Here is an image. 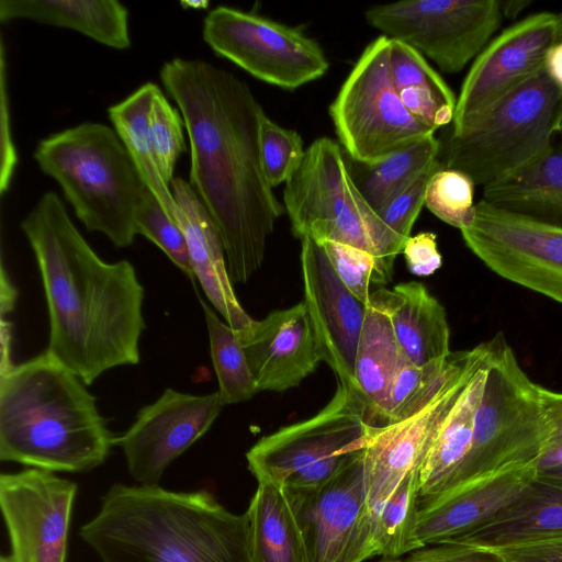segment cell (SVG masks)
<instances>
[{
    "label": "cell",
    "mask_w": 562,
    "mask_h": 562,
    "mask_svg": "<svg viewBox=\"0 0 562 562\" xmlns=\"http://www.w3.org/2000/svg\"><path fill=\"white\" fill-rule=\"evenodd\" d=\"M159 75L188 133L189 182L220 233L232 283H246L283 213L262 166L265 112L246 82L205 60L175 57Z\"/></svg>",
    "instance_id": "1"
},
{
    "label": "cell",
    "mask_w": 562,
    "mask_h": 562,
    "mask_svg": "<svg viewBox=\"0 0 562 562\" xmlns=\"http://www.w3.org/2000/svg\"><path fill=\"white\" fill-rule=\"evenodd\" d=\"M419 509V473H413L372 510L376 555L397 559L424 548L417 537Z\"/></svg>",
    "instance_id": "31"
},
{
    "label": "cell",
    "mask_w": 562,
    "mask_h": 562,
    "mask_svg": "<svg viewBox=\"0 0 562 562\" xmlns=\"http://www.w3.org/2000/svg\"><path fill=\"white\" fill-rule=\"evenodd\" d=\"M33 156L89 232L102 233L116 247L134 243L146 186L115 130L85 122L41 139Z\"/></svg>",
    "instance_id": "5"
},
{
    "label": "cell",
    "mask_w": 562,
    "mask_h": 562,
    "mask_svg": "<svg viewBox=\"0 0 562 562\" xmlns=\"http://www.w3.org/2000/svg\"><path fill=\"white\" fill-rule=\"evenodd\" d=\"M402 252L409 271L418 277L431 276L442 265L437 236L431 232H422L411 236L406 240Z\"/></svg>",
    "instance_id": "41"
},
{
    "label": "cell",
    "mask_w": 562,
    "mask_h": 562,
    "mask_svg": "<svg viewBox=\"0 0 562 562\" xmlns=\"http://www.w3.org/2000/svg\"><path fill=\"white\" fill-rule=\"evenodd\" d=\"M370 427L358 395L337 380L317 414L262 437L247 451L248 470L257 482L284 490L319 486L362 456Z\"/></svg>",
    "instance_id": "8"
},
{
    "label": "cell",
    "mask_w": 562,
    "mask_h": 562,
    "mask_svg": "<svg viewBox=\"0 0 562 562\" xmlns=\"http://www.w3.org/2000/svg\"><path fill=\"white\" fill-rule=\"evenodd\" d=\"M461 235L493 272L562 304V227L480 200Z\"/></svg>",
    "instance_id": "12"
},
{
    "label": "cell",
    "mask_w": 562,
    "mask_h": 562,
    "mask_svg": "<svg viewBox=\"0 0 562 562\" xmlns=\"http://www.w3.org/2000/svg\"><path fill=\"white\" fill-rule=\"evenodd\" d=\"M79 536L101 562H254L246 514L206 490L113 484Z\"/></svg>",
    "instance_id": "3"
},
{
    "label": "cell",
    "mask_w": 562,
    "mask_h": 562,
    "mask_svg": "<svg viewBox=\"0 0 562 562\" xmlns=\"http://www.w3.org/2000/svg\"><path fill=\"white\" fill-rule=\"evenodd\" d=\"M474 187L465 173L441 168L428 182L425 205L439 220L462 231L475 217Z\"/></svg>",
    "instance_id": "34"
},
{
    "label": "cell",
    "mask_w": 562,
    "mask_h": 562,
    "mask_svg": "<svg viewBox=\"0 0 562 562\" xmlns=\"http://www.w3.org/2000/svg\"><path fill=\"white\" fill-rule=\"evenodd\" d=\"M378 562H402L401 560L398 559H387V558H382L381 560H379Z\"/></svg>",
    "instance_id": "47"
},
{
    "label": "cell",
    "mask_w": 562,
    "mask_h": 562,
    "mask_svg": "<svg viewBox=\"0 0 562 562\" xmlns=\"http://www.w3.org/2000/svg\"><path fill=\"white\" fill-rule=\"evenodd\" d=\"M158 88L154 82H146L123 101L111 105L108 113L145 186L154 193L167 214L180 225L181 211L170 186L160 173L149 136L148 119Z\"/></svg>",
    "instance_id": "29"
},
{
    "label": "cell",
    "mask_w": 562,
    "mask_h": 562,
    "mask_svg": "<svg viewBox=\"0 0 562 562\" xmlns=\"http://www.w3.org/2000/svg\"><path fill=\"white\" fill-rule=\"evenodd\" d=\"M562 120V90L544 68L458 133L445 150V168L483 188L526 169L553 147Z\"/></svg>",
    "instance_id": "7"
},
{
    "label": "cell",
    "mask_w": 562,
    "mask_h": 562,
    "mask_svg": "<svg viewBox=\"0 0 562 562\" xmlns=\"http://www.w3.org/2000/svg\"><path fill=\"white\" fill-rule=\"evenodd\" d=\"M544 71L553 83L562 90V40L549 48L544 58Z\"/></svg>",
    "instance_id": "44"
},
{
    "label": "cell",
    "mask_w": 562,
    "mask_h": 562,
    "mask_svg": "<svg viewBox=\"0 0 562 562\" xmlns=\"http://www.w3.org/2000/svg\"><path fill=\"white\" fill-rule=\"evenodd\" d=\"M390 37L371 42L329 106L345 154L371 164L423 140L435 131L404 106L392 81Z\"/></svg>",
    "instance_id": "9"
},
{
    "label": "cell",
    "mask_w": 562,
    "mask_h": 562,
    "mask_svg": "<svg viewBox=\"0 0 562 562\" xmlns=\"http://www.w3.org/2000/svg\"><path fill=\"white\" fill-rule=\"evenodd\" d=\"M402 562H505L493 549L464 543H442L424 547Z\"/></svg>",
    "instance_id": "40"
},
{
    "label": "cell",
    "mask_w": 562,
    "mask_h": 562,
    "mask_svg": "<svg viewBox=\"0 0 562 562\" xmlns=\"http://www.w3.org/2000/svg\"><path fill=\"white\" fill-rule=\"evenodd\" d=\"M182 115L170 104L160 88L155 93L148 119L149 136L164 180L170 186L176 164L186 150Z\"/></svg>",
    "instance_id": "36"
},
{
    "label": "cell",
    "mask_w": 562,
    "mask_h": 562,
    "mask_svg": "<svg viewBox=\"0 0 562 562\" xmlns=\"http://www.w3.org/2000/svg\"><path fill=\"white\" fill-rule=\"evenodd\" d=\"M561 40L559 14L538 12L494 37L470 67L452 121L458 133L544 68L549 48Z\"/></svg>",
    "instance_id": "16"
},
{
    "label": "cell",
    "mask_w": 562,
    "mask_h": 562,
    "mask_svg": "<svg viewBox=\"0 0 562 562\" xmlns=\"http://www.w3.org/2000/svg\"><path fill=\"white\" fill-rule=\"evenodd\" d=\"M482 200L562 227V145L515 176L483 188Z\"/></svg>",
    "instance_id": "27"
},
{
    "label": "cell",
    "mask_w": 562,
    "mask_h": 562,
    "mask_svg": "<svg viewBox=\"0 0 562 562\" xmlns=\"http://www.w3.org/2000/svg\"><path fill=\"white\" fill-rule=\"evenodd\" d=\"M390 40L391 77L404 106L434 131L451 123L457 105L453 91L418 50Z\"/></svg>",
    "instance_id": "28"
},
{
    "label": "cell",
    "mask_w": 562,
    "mask_h": 562,
    "mask_svg": "<svg viewBox=\"0 0 562 562\" xmlns=\"http://www.w3.org/2000/svg\"><path fill=\"white\" fill-rule=\"evenodd\" d=\"M537 477L562 485V467L539 472L537 473Z\"/></svg>",
    "instance_id": "46"
},
{
    "label": "cell",
    "mask_w": 562,
    "mask_h": 562,
    "mask_svg": "<svg viewBox=\"0 0 562 562\" xmlns=\"http://www.w3.org/2000/svg\"><path fill=\"white\" fill-rule=\"evenodd\" d=\"M224 406L218 392L193 395L166 389L117 437L131 476L139 485H158L171 462L204 436Z\"/></svg>",
    "instance_id": "17"
},
{
    "label": "cell",
    "mask_w": 562,
    "mask_h": 562,
    "mask_svg": "<svg viewBox=\"0 0 562 562\" xmlns=\"http://www.w3.org/2000/svg\"><path fill=\"white\" fill-rule=\"evenodd\" d=\"M117 437L82 380L47 350L0 372V460L50 472L101 465Z\"/></svg>",
    "instance_id": "4"
},
{
    "label": "cell",
    "mask_w": 562,
    "mask_h": 562,
    "mask_svg": "<svg viewBox=\"0 0 562 562\" xmlns=\"http://www.w3.org/2000/svg\"><path fill=\"white\" fill-rule=\"evenodd\" d=\"M18 19L71 29L116 49L131 46L128 10L117 0H1L0 21Z\"/></svg>",
    "instance_id": "23"
},
{
    "label": "cell",
    "mask_w": 562,
    "mask_h": 562,
    "mask_svg": "<svg viewBox=\"0 0 562 562\" xmlns=\"http://www.w3.org/2000/svg\"><path fill=\"white\" fill-rule=\"evenodd\" d=\"M238 335L258 392L295 387L323 361L304 301Z\"/></svg>",
    "instance_id": "19"
},
{
    "label": "cell",
    "mask_w": 562,
    "mask_h": 562,
    "mask_svg": "<svg viewBox=\"0 0 562 562\" xmlns=\"http://www.w3.org/2000/svg\"><path fill=\"white\" fill-rule=\"evenodd\" d=\"M245 514L254 562H307L303 536L283 487L258 482Z\"/></svg>",
    "instance_id": "26"
},
{
    "label": "cell",
    "mask_w": 562,
    "mask_h": 562,
    "mask_svg": "<svg viewBox=\"0 0 562 562\" xmlns=\"http://www.w3.org/2000/svg\"><path fill=\"white\" fill-rule=\"evenodd\" d=\"M493 550L505 562H562V536Z\"/></svg>",
    "instance_id": "43"
},
{
    "label": "cell",
    "mask_w": 562,
    "mask_h": 562,
    "mask_svg": "<svg viewBox=\"0 0 562 562\" xmlns=\"http://www.w3.org/2000/svg\"><path fill=\"white\" fill-rule=\"evenodd\" d=\"M367 21L449 74L475 59L498 31V0H404L370 7Z\"/></svg>",
    "instance_id": "10"
},
{
    "label": "cell",
    "mask_w": 562,
    "mask_h": 562,
    "mask_svg": "<svg viewBox=\"0 0 562 562\" xmlns=\"http://www.w3.org/2000/svg\"><path fill=\"white\" fill-rule=\"evenodd\" d=\"M386 314L370 302L355 359L353 385L371 426H381L393 382L407 364Z\"/></svg>",
    "instance_id": "24"
},
{
    "label": "cell",
    "mask_w": 562,
    "mask_h": 562,
    "mask_svg": "<svg viewBox=\"0 0 562 562\" xmlns=\"http://www.w3.org/2000/svg\"><path fill=\"white\" fill-rule=\"evenodd\" d=\"M173 198L181 211L183 231L194 277L213 308L237 333L249 329L256 319L241 307L229 279L220 233L190 182L173 178Z\"/></svg>",
    "instance_id": "21"
},
{
    "label": "cell",
    "mask_w": 562,
    "mask_h": 562,
    "mask_svg": "<svg viewBox=\"0 0 562 562\" xmlns=\"http://www.w3.org/2000/svg\"><path fill=\"white\" fill-rule=\"evenodd\" d=\"M450 353L425 366L407 363L400 370L391 387L381 426L414 415L434 397L447 376Z\"/></svg>",
    "instance_id": "33"
},
{
    "label": "cell",
    "mask_w": 562,
    "mask_h": 562,
    "mask_svg": "<svg viewBox=\"0 0 562 562\" xmlns=\"http://www.w3.org/2000/svg\"><path fill=\"white\" fill-rule=\"evenodd\" d=\"M78 485L27 468L0 475V507L10 551L0 562H66Z\"/></svg>",
    "instance_id": "14"
},
{
    "label": "cell",
    "mask_w": 562,
    "mask_h": 562,
    "mask_svg": "<svg viewBox=\"0 0 562 562\" xmlns=\"http://www.w3.org/2000/svg\"><path fill=\"white\" fill-rule=\"evenodd\" d=\"M438 161L413 183L393 198L379 213V216L386 228L404 245L411 237L412 227L425 205V194L428 182L432 175L441 169Z\"/></svg>",
    "instance_id": "39"
},
{
    "label": "cell",
    "mask_w": 562,
    "mask_h": 562,
    "mask_svg": "<svg viewBox=\"0 0 562 562\" xmlns=\"http://www.w3.org/2000/svg\"><path fill=\"white\" fill-rule=\"evenodd\" d=\"M369 302L389 317L408 363L425 366L451 352L445 307L423 283L411 281L392 289L380 288L371 293Z\"/></svg>",
    "instance_id": "22"
},
{
    "label": "cell",
    "mask_w": 562,
    "mask_h": 562,
    "mask_svg": "<svg viewBox=\"0 0 562 562\" xmlns=\"http://www.w3.org/2000/svg\"><path fill=\"white\" fill-rule=\"evenodd\" d=\"M202 36L216 55L283 89L316 80L329 67L319 44L301 29L231 7L207 13Z\"/></svg>",
    "instance_id": "11"
},
{
    "label": "cell",
    "mask_w": 562,
    "mask_h": 562,
    "mask_svg": "<svg viewBox=\"0 0 562 562\" xmlns=\"http://www.w3.org/2000/svg\"><path fill=\"white\" fill-rule=\"evenodd\" d=\"M304 303L324 362L337 380L353 385L355 359L367 304L340 281L318 241L301 239Z\"/></svg>",
    "instance_id": "18"
},
{
    "label": "cell",
    "mask_w": 562,
    "mask_h": 562,
    "mask_svg": "<svg viewBox=\"0 0 562 562\" xmlns=\"http://www.w3.org/2000/svg\"><path fill=\"white\" fill-rule=\"evenodd\" d=\"M536 477V467L518 469L459 487L420 507V543H453L488 524L517 502Z\"/></svg>",
    "instance_id": "20"
},
{
    "label": "cell",
    "mask_w": 562,
    "mask_h": 562,
    "mask_svg": "<svg viewBox=\"0 0 562 562\" xmlns=\"http://www.w3.org/2000/svg\"><path fill=\"white\" fill-rule=\"evenodd\" d=\"M560 133L562 134V120H561V124H560Z\"/></svg>",
    "instance_id": "49"
},
{
    "label": "cell",
    "mask_w": 562,
    "mask_h": 562,
    "mask_svg": "<svg viewBox=\"0 0 562 562\" xmlns=\"http://www.w3.org/2000/svg\"><path fill=\"white\" fill-rule=\"evenodd\" d=\"M498 1L503 16L513 20L516 19L532 2L530 0Z\"/></svg>",
    "instance_id": "45"
},
{
    "label": "cell",
    "mask_w": 562,
    "mask_h": 562,
    "mask_svg": "<svg viewBox=\"0 0 562 562\" xmlns=\"http://www.w3.org/2000/svg\"><path fill=\"white\" fill-rule=\"evenodd\" d=\"M317 241V240H316ZM326 257L342 284L362 303L370 300V284L375 274L374 257L351 245L321 240Z\"/></svg>",
    "instance_id": "38"
},
{
    "label": "cell",
    "mask_w": 562,
    "mask_h": 562,
    "mask_svg": "<svg viewBox=\"0 0 562 562\" xmlns=\"http://www.w3.org/2000/svg\"><path fill=\"white\" fill-rule=\"evenodd\" d=\"M440 150L441 143L431 135L375 162L346 158L357 189L379 215L393 198L439 161Z\"/></svg>",
    "instance_id": "30"
},
{
    "label": "cell",
    "mask_w": 562,
    "mask_h": 562,
    "mask_svg": "<svg viewBox=\"0 0 562 562\" xmlns=\"http://www.w3.org/2000/svg\"><path fill=\"white\" fill-rule=\"evenodd\" d=\"M200 303L207 326L217 392L225 405L249 401L258 390L238 333L221 321L213 306L201 297Z\"/></svg>",
    "instance_id": "32"
},
{
    "label": "cell",
    "mask_w": 562,
    "mask_h": 562,
    "mask_svg": "<svg viewBox=\"0 0 562 562\" xmlns=\"http://www.w3.org/2000/svg\"><path fill=\"white\" fill-rule=\"evenodd\" d=\"M362 456L319 486L285 490L307 562H363L376 555Z\"/></svg>",
    "instance_id": "13"
},
{
    "label": "cell",
    "mask_w": 562,
    "mask_h": 562,
    "mask_svg": "<svg viewBox=\"0 0 562 562\" xmlns=\"http://www.w3.org/2000/svg\"><path fill=\"white\" fill-rule=\"evenodd\" d=\"M542 398L552 425V434L537 462V473L562 467V392L542 387Z\"/></svg>",
    "instance_id": "42"
},
{
    "label": "cell",
    "mask_w": 562,
    "mask_h": 562,
    "mask_svg": "<svg viewBox=\"0 0 562 562\" xmlns=\"http://www.w3.org/2000/svg\"><path fill=\"white\" fill-rule=\"evenodd\" d=\"M474 349L451 351L447 376L434 397L414 415L371 426L362 456L367 499L372 513L420 467L471 368Z\"/></svg>",
    "instance_id": "15"
},
{
    "label": "cell",
    "mask_w": 562,
    "mask_h": 562,
    "mask_svg": "<svg viewBox=\"0 0 562 562\" xmlns=\"http://www.w3.org/2000/svg\"><path fill=\"white\" fill-rule=\"evenodd\" d=\"M560 23H561V40H562V12L559 14Z\"/></svg>",
    "instance_id": "48"
},
{
    "label": "cell",
    "mask_w": 562,
    "mask_h": 562,
    "mask_svg": "<svg viewBox=\"0 0 562 562\" xmlns=\"http://www.w3.org/2000/svg\"><path fill=\"white\" fill-rule=\"evenodd\" d=\"M562 536V485L536 477L495 519L453 543L486 549Z\"/></svg>",
    "instance_id": "25"
},
{
    "label": "cell",
    "mask_w": 562,
    "mask_h": 562,
    "mask_svg": "<svg viewBox=\"0 0 562 562\" xmlns=\"http://www.w3.org/2000/svg\"><path fill=\"white\" fill-rule=\"evenodd\" d=\"M20 226L47 302V351L86 385L110 369L137 364L146 324L134 266L101 259L55 192L44 193Z\"/></svg>",
    "instance_id": "2"
},
{
    "label": "cell",
    "mask_w": 562,
    "mask_h": 562,
    "mask_svg": "<svg viewBox=\"0 0 562 562\" xmlns=\"http://www.w3.org/2000/svg\"><path fill=\"white\" fill-rule=\"evenodd\" d=\"M305 150L300 134L281 127L265 113L260 124L263 171L271 187L286 182L300 167Z\"/></svg>",
    "instance_id": "37"
},
{
    "label": "cell",
    "mask_w": 562,
    "mask_h": 562,
    "mask_svg": "<svg viewBox=\"0 0 562 562\" xmlns=\"http://www.w3.org/2000/svg\"><path fill=\"white\" fill-rule=\"evenodd\" d=\"M135 227L137 234L160 248L183 273L190 279L195 278L182 228L147 187L136 210Z\"/></svg>",
    "instance_id": "35"
},
{
    "label": "cell",
    "mask_w": 562,
    "mask_h": 562,
    "mask_svg": "<svg viewBox=\"0 0 562 562\" xmlns=\"http://www.w3.org/2000/svg\"><path fill=\"white\" fill-rule=\"evenodd\" d=\"M283 203L295 237L331 240L370 252L373 283L392 279L404 244L383 224L357 189L345 151L331 138L315 139L297 170L285 182Z\"/></svg>",
    "instance_id": "6"
}]
</instances>
